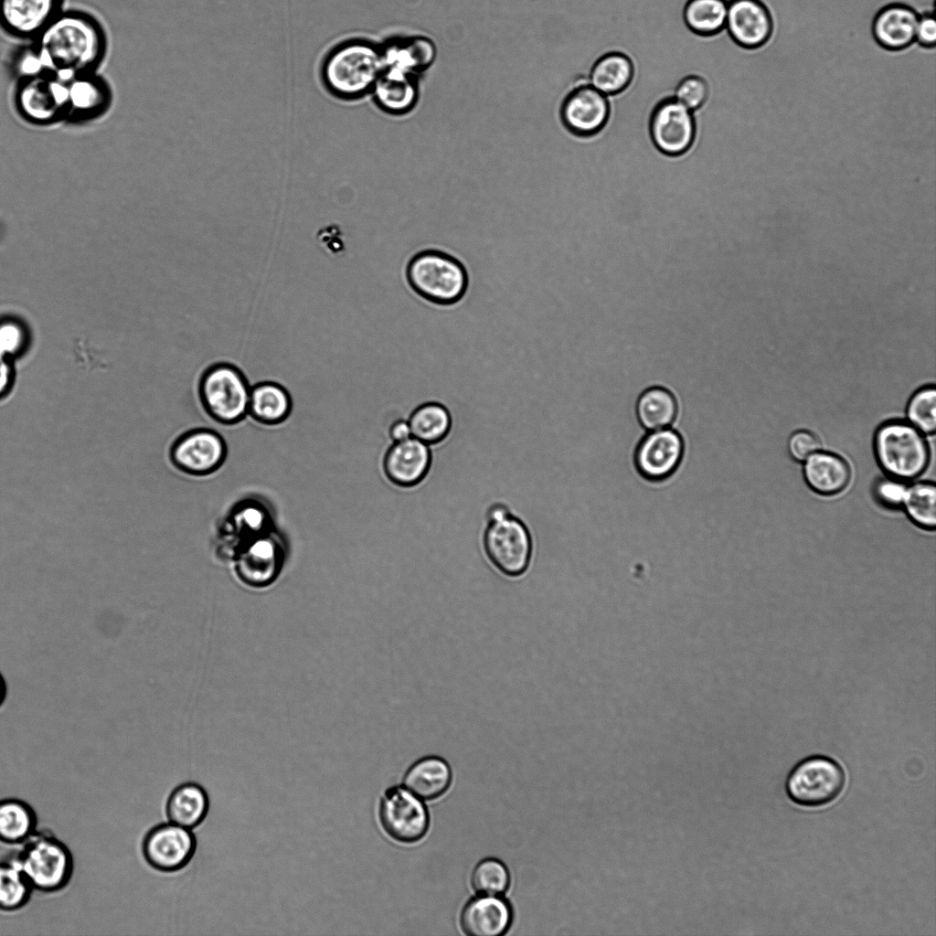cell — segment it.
<instances>
[{"instance_id":"obj_9","label":"cell","mask_w":936,"mask_h":936,"mask_svg":"<svg viewBox=\"0 0 936 936\" xmlns=\"http://www.w3.org/2000/svg\"><path fill=\"white\" fill-rule=\"evenodd\" d=\"M483 545L490 562L505 576L516 578L526 571L533 550L531 536L510 513L488 521Z\"/></svg>"},{"instance_id":"obj_43","label":"cell","mask_w":936,"mask_h":936,"mask_svg":"<svg viewBox=\"0 0 936 936\" xmlns=\"http://www.w3.org/2000/svg\"><path fill=\"white\" fill-rule=\"evenodd\" d=\"M24 331L13 321L0 322V354L6 357L16 355L24 345Z\"/></svg>"},{"instance_id":"obj_5","label":"cell","mask_w":936,"mask_h":936,"mask_svg":"<svg viewBox=\"0 0 936 936\" xmlns=\"http://www.w3.org/2000/svg\"><path fill=\"white\" fill-rule=\"evenodd\" d=\"M878 464L889 477L908 481L919 477L930 462V449L924 434L908 421L883 423L874 436Z\"/></svg>"},{"instance_id":"obj_31","label":"cell","mask_w":936,"mask_h":936,"mask_svg":"<svg viewBox=\"0 0 936 936\" xmlns=\"http://www.w3.org/2000/svg\"><path fill=\"white\" fill-rule=\"evenodd\" d=\"M635 414L646 431L671 427L677 415V402L670 390L661 386L644 389L635 403Z\"/></svg>"},{"instance_id":"obj_45","label":"cell","mask_w":936,"mask_h":936,"mask_svg":"<svg viewBox=\"0 0 936 936\" xmlns=\"http://www.w3.org/2000/svg\"><path fill=\"white\" fill-rule=\"evenodd\" d=\"M13 380L14 373L9 359L0 354V399L9 393Z\"/></svg>"},{"instance_id":"obj_40","label":"cell","mask_w":936,"mask_h":936,"mask_svg":"<svg viewBox=\"0 0 936 936\" xmlns=\"http://www.w3.org/2000/svg\"><path fill=\"white\" fill-rule=\"evenodd\" d=\"M9 68L16 80L48 71L32 42H25L12 52Z\"/></svg>"},{"instance_id":"obj_4","label":"cell","mask_w":936,"mask_h":936,"mask_svg":"<svg viewBox=\"0 0 936 936\" xmlns=\"http://www.w3.org/2000/svg\"><path fill=\"white\" fill-rule=\"evenodd\" d=\"M406 278L410 287L420 297L441 306L460 302L469 284L463 263L437 250L416 253L408 262Z\"/></svg>"},{"instance_id":"obj_35","label":"cell","mask_w":936,"mask_h":936,"mask_svg":"<svg viewBox=\"0 0 936 936\" xmlns=\"http://www.w3.org/2000/svg\"><path fill=\"white\" fill-rule=\"evenodd\" d=\"M408 422L412 437L426 444H434L449 433L452 418L441 404L427 402L413 410Z\"/></svg>"},{"instance_id":"obj_14","label":"cell","mask_w":936,"mask_h":936,"mask_svg":"<svg viewBox=\"0 0 936 936\" xmlns=\"http://www.w3.org/2000/svg\"><path fill=\"white\" fill-rule=\"evenodd\" d=\"M227 445L220 434L209 429L189 431L178 437L170 450V459L180 471L191 475L216 472L225 462Z\"/></svg>"},{"instance_id":"obj_20","label":"cell","mask_w":936,"mask_h":936,"mask_svg":"<svg viewBox=\"0 0 936 936\" xmlns=\"http://www.w3.org/2000/svg\"><path fill=\"white\" fill-rule=\"evenodd\" d=\"M284 549V541L275 529L248 540L233 558L239 575L251 585L264 583L281 569Z\"/></svg>"},{"instance_id":"obj_3","label":"cell","mask_w":936,"mask_h":936,"mask_svg":"<svg viewBox=\"0 0 936 936\" xmlns=\"http://www.w3.org/2000/svg\"><path fill=\"white\" fill-rule=\"evenodd\" d=\"M35 891L58 893L68 887L74 872L69 846L48 829H37L11 854Z\"/></svg>"},{"instance_id":"obj_46","label":"cell","mask_w":936,"mask_h":936,"mask_svg":"<svg viewBox=\"0 0 936 936\" xmlns=\"http://www.w3.org/2000/svg\"><path fill=\"white\" fill-rule=\"evenodd\" d=\"M388 433L393 442L404 441L411 437L409 422L404 420L394 421L389 427Z\"/></svg>"},{"instance_id":"obj_17","label":"cell","mask_w":936,"mask_h":936,"mask_svg":"<svg viewBox=\"0 0 936 936\" xmlns=\"http://www.w3.org/2000/svg\"><path fill=\"white\" fill-rule=\"evenodd\" d=\"M273 529V518L267 504L258 498H245L230 509L220 524L219 549L225 556L234 558L242 544Z\"/></svg>"},{"instance_id":"obj_30","label":"cell","mask_w":936,"mask_h":936,"mask_svg":"<svg viewBox=\"0 0 936 936\" xmlns=\"http://www.w3.org/2000/svg\"><path fill=\"white\" fill-rule=\"evenodd\" d=\"M292 407L289 392L276 382L264 381L250 388L249 414L257 422L280 424L289 417Z\"/></svg>"},{"instance_id":"obj_11","label":"cell","mask_w":936,"mask_h":936,"mask_svg":"<svg viewBox=\"0 0 936 936\" xmlns=\"http://www.w3.org/2000/svg\"><path fill=\"white\" fill-rule=\"evenodd\" d=\"M649 135L655 148L666 156L686 154L697 136L694 112L673 96L663 98L651 112Z\"/></svg>"},{"instance_id":"obj_26","label":"cell","mask_w":936,"mask_h":936,"mask_svg":"<svg viewBox=\"0 0 936 936\" xmlns=\"http://www.w3.org/2000/svg\"><path fill=\"white\" fill-rule=\"evenodd\" d=\"M452 770L442 758L426 756L414 762L403 777V786L421 800H434L449 789Z\"/></svg>"},{"instance_id":"obj_36","label":"cell","mask_w":936,"mask_h":936,"mask_svg":"<svg viewBox=\"0 0 936 936\" xmlns=\"http://www.w3.org/2000/svg\"><path fill=\"white\" fill-rule=\"evenodd\" d=\"M908 517L925 530L936 526V486L931 482H918L908 485L902 506Z\"/></svg>"},{"instance_id":"obj_25","label":"cell","mask_w":936,"mask_h":936,"mask_svg":"<svg viewBox=\"0 0 936 936\" xmlns=\"http://www.w3.org/2000/svg\"><path fill=\"white\" fill-rule=\"evenodd\" d=\"M371 93L377 105L387 113H408L419 99L416 76L384 68Z\"/></svg>"},{"instance_id":"obj_29","label":"cell","mask_w":936,"mask_h":936,"mask_svg":"<svg viewBox=\"0 0 936 936\" xmlns=\"http://www.w3.org/2000/svg\"><path fill=\"white\" fill-rule=\"evenodd\" d=\"M634 74L633 61L627 54L610 51L592 64L587 81L601 93L612 97L628 89Z\"/></svg>"},{"instance_id":"obj_6","label":"cell","mask_w":936,"mask_h":936,"mask_svg":"<svg viewBox=\"0 0 936 936\" xmlns=\"http://www.w3.org/2000/svg\"><path fill=\"white\" fill-rule=\"evenodd\" d=\"M198 394L207 413L221 424L238 423L249 414L250 387L243 372L232 364L208 367L199 380Z\"/></svg>"},{"instance_id":"obj_12","label":"cell","mask_w":936,"mask_h":936,"mask_svg":"<svg viewBox=\"0 0 936 936\" xmlns=\"http://www.w3.org/2000/svg\"><path fill=\"white\" fill-rule=\"evenodd\" d=\"M197 848L191 829L166 821L151 827L141 843L142 856L154 870L174 873L190 862Z\"/></svg>"},{"instance_id":"obj_2","label":"cell","mask_w":936,"mask_h":936,"mask_svg":"<svg viewBox=\"0 0 936 936\" xmlns=\"http://www.w3.org/2000/svg\"><path fill=\"white\" fill-rule=\"evenodd\" d=\"M384 69L381 47L363 39L335 47L322 66L326 89L343 100L359 99L372 92Z\"/></svg>"},{"instance_id":"obj_21","label":"cell","mask_w":936,"mask_h":936,"mask_svg":"<svg viewBox=\"0 0 936 936\" xmlns=\"http://www.w3.org/2000/svg\"><path fill=\"white\" fill-rule=\"evenodd\" d=\"M920 14L911 5L893 2L880 7L872 20V35L876 42L890 51L903 50L915 42Z\"/></svg>"},{"instance_id":"obj_27","label":"cell","mask_w":936,"mask_h":936,"mask_svg":"<svg viewBox=\"0 0 936 936\" xmlns=\"http://www.w3.org/2000/svg\"><path fill=\"white\" fill-rule=\"evenodd\" d=\"M208 808L206 790L197 782H187L170 792L165 812L167 821L193 830L205 820Z\"/></svg>"},{"instance_id":"obj_10","label":"cell","mask_w":936,"mask_h":936,"mask_svg":"<svg viewBox=\"0 0 936 936\" xmlns=\"http://www.w3.org/2000/svg\"><path fill=\"white\" fill-rule=\"evenodd\" d=\"M379 822L387 835L397 842L412 844L424 837L430 817L426 805L404 786H392L380 800Z\"/></svg>"},{"instance_id":"obj_38","label":"cell","mask_w":936,"mask_h":936,"mask_svg":"<svg viewBox=\"0 0 936 936\" xmlns=\"http://www.w3.org/2000/svg\"><path fill=\"white\" fill-rule=\"evenodd\" d=\"M907 419L924 435H933L936 430V390L926 386L916 391L907 405Z\"/></svg>"},{"instance_id":"obj_28","label":"cell","mask_w":936,"mask_h":936,"mask_svg":"<svg viewBox=\"0 0 936 936\" xmlns=\"http://www.w3.org/2000/svg\"><path fill=\"white\" fill-rule=\"evenodd\" d=\"M382 48L384 68L416 76L426 69L435 58V47L424 37L399 38Z\"/></svg>"},{"instance_id":"obj_24","label":"cell","mask_w":936,"mask_h":936,"mask_svg":"<svg viewBox=\"0 0 936 936\" xmlns=\"http://www.w3.org/2000/svg\"><path fill=\"white\" fill-rule=\"evenodd\" d=\"M803 463L804 480L816 494L837 495L845 490L850 482L849 464L835 453L818 450Z\"/></svg>"},{"instance_id":"obj_41","label":"cell","mask_w":936,"mask_h":936,"mask_svg":"<svg viewBox=\"0 0 936 936\" xmlns=\"http://www.w3.org/2000/svg\"><path fill=\"white\" fill-rule=\"evenodd\" d=\"M907 485L903 481L888 477L879 480L874 492L878 501L888 508L902 506Z\"/></svg>"},{"instance_id":"obj_39","label":"cell","mask_w":936,"mask_h":936,"mask_svg":"<svg viewBox=\"0 0 936 936\" xmlns=\"http://www.w3.org/2000/svg\"><path fill=\"white\" fill-rule=\"evenodd\" d=\"M709 85L707 80L697 74L682 78L674 90L673 97L694 113L707 101Z\"/></svg>"},{"instance_id":"obj_19","label":"cell","mask_w":936,"mask_h":936,"mask_svg":"<svg viewBox=\"0 0 936 936\" xmlns=\"http://www.w3.org/2000/svg\"><path fill=\"white\" fill-rule=\"evenodd\" d=\"M725 29L740 48H761L773 32L771 9L761 0H729Z\"/></svg>"},{"instance_id":"obj_47","label":"cell","mask_w":936,"mask_h":936,"mask_svg":"<svg viewBox=\"0 0 936 936\" xmlns=\"http://www.w3.org/2000/svg\"><path fill=\"white\" fill-rule=\"evenodd\" d=\"M7 696V686L6 682L0 673V707L3 706Z\"/></svg>"},{"instance_id":"obj_32","label":"cell","mask_w":936,"mask_h":936,"mask_svg":"<svg viewBox=\"0 0 936 936\" xmlns=\"http://www.w3.org/2000/svg\"><path fill=\"white\" fill-rule=\"evenodd\" d=\"M37 830L35 809L18 798L0 799V842L19 846Z\"/></svg>"},{"instance_id":"obj_1","label":"cell","mask_w":936,"mask_h":936,"mask_svg":"<svg viewBox=\"0 0 936 936\" xmlns=\"http://www.w3.org/2000/svg\"><path fill=\"white\" fill-rule=\"evenodd\" d=\"M47 70L64 79L97 71L109 48L101 21L80 8L63 9L32 41Z\"/></svg>"},{"instance_id":"obj_16","label":"cell","mask_w":936,"mask_h":936,"mask_svg":"<svg viewBox=\"0 0 936 936\" xmlns=\"http://www.w3.org/2000/svg\"><path fill=\"white\" fill-rule=\"evenodd\" d=\"M684 441L672 427L647 431L634 451V465L645 480L658 482L669 477L679 466Z\"/></svg>"},{"instance_id":"obj_44","label":"cell","mask_w":936,"mask_h":936,"mask_svg":"<svg viewBox=\"0 0 936 936\" xmlns=\"http://www.w3.org/2000/svg\"><path fill=\"white\" fill-rule=\"evenodd\" d=\"M915 42L925 48H933L936 44V21L932 11H924L919 16L915 32Z\"/></svg>"},{"instance_id":"obj_23","label":"cell","mask_w":936,"mask_h":936,"mask_svg":"<svg viewBox=\"0 0 936 936\" xmlns=\"http://www.w3.org/2000/svg\"><path fill=\"white\" fill-rule=\"evenodd\" d=\"M513 919L512 908L500 896L479 895L466 902L460 925L470 936H498L506 932Z\"/></svg>"},{"instance_id":"obj_13","label":"cell","mask_w":936,"mask_h":936,"mask_svg":"<svg viewBox=\"0 0 936 936\" xmlns=\"http://www.w3.org/2000/svg\"><path fill=\"white\" fill-rule=\"evenodd\" d=\"M611 103L609 97L593 88L586 80L568 92L560 106V119L564 127L578 137H591L601 133L609 122Z\"/></svg>"},{"instance_id":"obj_37","label":"cell","mask_w":936,"mask_h":936,"mask_svg":"<svg viewBox=\"0 0 936 936\" xmlns=\"http://www.w3.org/2000/svg\"><path fill=\"white\" fill-rule=\"evenodd\" d=\"M471 883L478 895L501 896L509 887V871L499 859L487 857L473 868Z\"/></svg>"},{"instance_id":"obj_8","label":"cell","mask_w":936,"mask_h":936,"mask_svg":"<svg viewBox=\"0 0 936 936\" xmlns=\"http://www.w3.org/2000/svg\"><path fill=\"white\" fill-rule=\"evenodd\" d=\"M846 772L833 758L815 754L797 762L789 771L785 791L800 806L820 807L831 803L842 793Z\"/></svg>"},{"instance_id":"obj_34","label":"cell","mask_w":936,"mask_h":936,"mask_svg":"<svg viewBox=\"0 0 936 936\" xmlns=\"http://www.w3.org/2000/svg\"><path fill=\"white\" fill-rule=\"evenodd\" d=\"M34 888L10 855L0 861V910L17 911L30 901Z\"/></svg>"},{"instance_id":"obj_33","label":"cell","mask_w":936,"mask_h":936,"mask_svg":"<svg viewBox=\"0 0 936 936\" xmlns=\"http://www.w3.org/2000/svg\"><path fill=\"white\" fill-rule=\"evenodd\" d=\"M727 12V0H687L683 19L692 33L712 37L725 29Z\"/></svg>"},{"instance_id":"obj_15","label":"cell","mask_w":936,"mask_h":936,"mask_svg":"<svg viewBox=\"0 0 936 936\" xmlns=\"http://www.w3.org/2000/svg\"><path fill=\"white\" fill-rule=\"evenodd\" d=\"M66 83L68 101L65 122L73 125L90 123L103 117L112 108V88L98 70L73 75L66 79Z\"/></svg>"},{"instance_id":"obj_22","label":"cell","mask_w":936,"mask_h":936,"mask_svg":"<svg viewBox=\"0 0 936 936\" xmlns=\"http://www.w3.org/2000/svg\"><path fill=\"white\" fill-rule=\"evenodd\" d=\"M431 465L428 444L410 437L393 442L387 451L383 469L387 478L396 485L413 486L426 475Z\"/></svg>"},{"instance_id":"obj_18","label":"cell","mask_w":936,"mask_h":936,"mask_svg":"<svg viewBox=\"0 0 936 936\" xmlns=\"http://www.w3.org/2000/svg\"><path fill=\"white\" fill-rule=\"evenodd\" d=\"M65 0H0V30L30 42L64 9Z\"/></svg>"},{"instance_id":"obj_7","label":"cell","mask_w":936,"mask_h":936,"mask_svg":"<svg viewBox=\"0 0 936 936\" xmlns=\"http://www.w3.org/2000/svg\"><path fill=\"white\" fill-rule=\"evenodd\" d=\"M68 90L66 79L50 71L16 80L14 108L26 123L48 127L65 122Z\"/></svg>"},{"instance_id":"obj_42","label":"cell","mask_w":936,"mask_h":936,"mask_svg":"<svg viewBox=\"0 0 936 936\" xmlns=\"http://www.w3.org/2000/svg\"><path fill=\"white\" fill-rule=\"evenodd\" d=\"M820 446L817 436L807 430L796 431L788 441L790 455L798 462H804L811 454L817 452Z\"/></svg>"}]
</instances>
